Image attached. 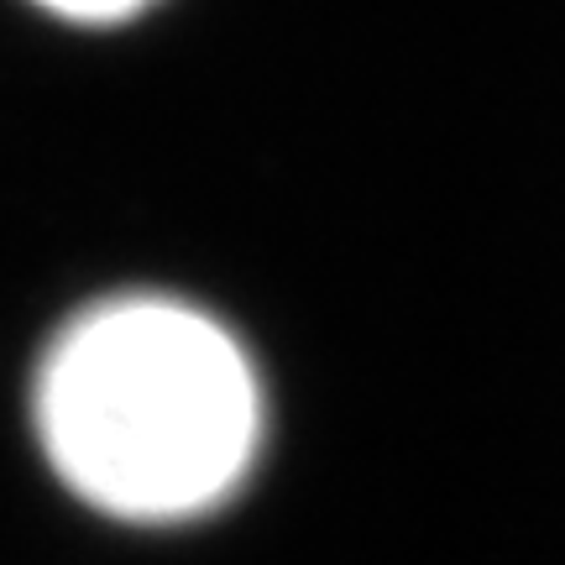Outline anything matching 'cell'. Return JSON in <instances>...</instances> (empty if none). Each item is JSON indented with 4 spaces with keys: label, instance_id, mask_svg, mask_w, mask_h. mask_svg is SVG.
Returning a JSON list of instances; mask_svg holds the SVG:
<instances>
[{
    "label": "cell",
    "instance_id": "6da1fadb",
    "mask_svg": "<svg viewBox=\"0 0 565 565\" xmlns=\"http://www.w3.org/2000/svg\"><path fill=\"white\" fill-rule=\"evenodd\" d=\"M32 424L58 482L126 524L204 519L252 477L263 377L215 315L168 294H116L47 341Z\"/></svg>",
    "mask_w": 565,
    "mask_h": 565
},
{
    "label": "cell",
    "instance_id": "7a4b0ae2",
    "mask_svg": "<svg viewBox=\"0 0 565 565\" xmlns=\"http://www.w3.org/2000/svg\"><path fill=\"white\" fill-rule=\"evenodd\" d=\"M32 6L53 11V17H63V21L105 26V21H126V17H137V11H147L152 0H32Z\"/></svg>",
    "mask_w": 565,
    "mask_h": 565
}]
</instances>
